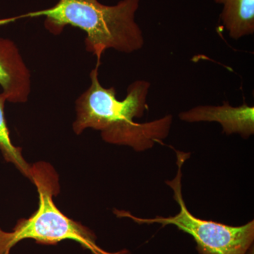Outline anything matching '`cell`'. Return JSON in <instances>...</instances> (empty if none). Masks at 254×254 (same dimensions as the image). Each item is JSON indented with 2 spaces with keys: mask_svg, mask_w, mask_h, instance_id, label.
<instances>
[{
  "mask_svg": "<svg viewBox=\"0 0 254 254\" xmlns=\"http://www.w3.org/2000/svg\"><path fill=\"white\" fill-rule=\"evenodd\" d=\"M99 64L90 73L91 85L76 101V119L73 124L76 134L88 128L98 130L102 138L112 144L127 145L137 152L150 149L168 136L173 115L138 123L135 118L143 116L150 83L137 80L127 88L125 99L117 98L115 87L102 86L98 73Z\"/></svg>",
  "mask_w": 254,
  "mask_h": 254,
  "instance_id": "cell-1",
  "label": "cell"
},
{
  "mask_svg": "<svg viewBox=\"0 0 254 254\" xmlns=\"http://www.w3.org/2000/svg\"><path fill=\"white\" fill-rule=\"evenodd\" d=\"M141 0H121L105 5L98 0H60L49 9L30 13L26 16H44L45 27L52 34H61L67 26L86 33L85 47L96 57L99 64L108 49L134 53L143 48V31L136 21Z\"/></svg>",
  "mask_w": 254,
  "mask_h": 254,
  "instance_id": "cell-2",
  "label": "cell"
},
{
  "mask_svg": "<svg viewBox=\"0 0 254 254\" xmlns=\"http://www.w3.org/2000/svg\"><path fill=\"white\" fill-rule=\"evenodd\" d=\"M30 180L36 185L39 195L38 210L29 218L18 220L11 232L0 228V254H9L16 244L27 239L44 245L72 240L91 254H129L126 250L110 253L100 248L93 231L57 208L53 196L60 192L59 177L49 163L39 162L31 165Z\"/></svg>",
  "mask_w": 254,
  "mask_h": 254,
  "instance_id": "cell-3",
  "label": "cell"
},
{
  "mask_svg": "<svg viewBox=\"0 0 254 254\" xmlns=\"http://www.w3.org/2000/svg\"><path fill=\"white\" fill-rule=\"evenodd\" d=\"M176 176L165 183L173 190V198L180 206V212L174 216H156L154 218H138L129 212L115 210L117 216L131 219L140 225L160 224L162 226L174 225L189 234L196 243L200 254H252L254 241V221L242 226L205 220L194 216L187 208L182 193V168L190 158V153L177 151Z\"/></svg>",
  "mask_w": 254,
  "mask_h": 254,
  "instance_id": "cell-4",
  "label": "cell"
},
{
  "mask_svg": "<svg viewBox=\"0 0 254 254\" xmlns=\"http://www.w3.org/2000/svg\"><path fill=\"white\" fill-rule=\"evenodd\" d=\"M182 121L187 123L215 122L222 126L226 135L238 133L247 139L254 134V108L246 102L238 107L227 101L222 105H199L179 114Z\"/></svg>",
  "mask_w": 254,
  "mask_h": 254,
  "instance_id": "cell-5",
  "label": "cell"
},
{
  "mask_svg": "<svg viewBox=\"0 0 254 254\" xmlns=\"http://www.w3.org/2000/svg\"><path fill=\"white\" fill-rule=\"evenodd\" d=\"M0 86L6 101L25 103L31 93V73L17 46L0 37Z\"/></svg>",
  "mask_w": 254,
  "mask_h": 254,
  "instance_id": "cell-6",
  "label": "cell"
},
{
  "mask_svg": "<svg viewBox=\"0 0 254 254\" xmlns=\"http://www.w3.org/2000/svg\"><path fill=\"white\" fill-rule=\"evenodd\" d=\"M221 5L220 19L229 36L240 40L254 33V0H214Z\"/></svg>",
  "mask_w": 254,
  "mask_h": 254,
  "instance_id": "cell-7",
  "label": "cell"
},
{
  "mask_svg": "<svg viewBox=\"0 0 254 254\" xmlns=\"http://www.w3.org/2000/svg\"><path fill=\"white\" fill-rule=\"evenodd\" d=\"M6 97L0 93V151L8 163L14 164L16 168L24 175L31 178V165L26 163L22 155V149L13 145L10 138L9 128L4 117Z\"/></svg>",
  "mask_w": 254,
  "mask_h": 254,
  "instance_id": "cell-8",
  "label": "cell"
}]
</instances>
